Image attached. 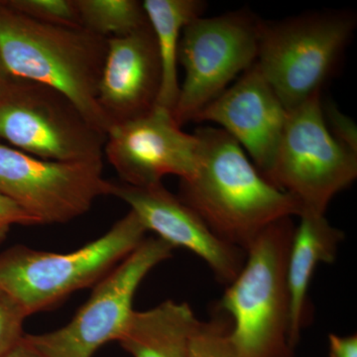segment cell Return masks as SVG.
Segmentation results:
<instances>
[{"instance_id":"obj_16","label":"cell","mask_w":357,"mask_h":357,"mask_svg":"<svg viewBox=\"0 0 357 357\" xmlns=\"http://www.w3.org/2000/svg\"><path fill=\"white\" fill-rule=\"evenodd\" d=\"M199 321L187 303L168 300L131 314L117 342L133 357H189Z\"/></svg>"},{"instance_id":"obj_25","label":"cell","mask_w":357,"mask_h":357,"mask_svg":"<svg viewBox=\"0 0 357 357\" xmlns=\"http://www.w3.org/2000/svg\"><path fill=\"white\" fill-rule=\"evenodd\" d=\"M2 357H43L29 342L26 340L24 335L13 349Z\"/></svg>"},{"instance_id":"obj_21","label":"cell","mask_w":357,"mask_h":357,"mask_svg":"<svg viewBox=\"0 0 357 357\" xmlns=\"http://www.w3.org/2000/svg\"><path fill=\"white\" fill-rule=\"evenodd\" d=\"M27 314L17 303L0 291V357L22 338L23 324Z\"/></svg>"},{"instance_id":"obj_8","label":"cell","mask_w":357,"mask_h":357,"mask_svg":"<svg viewBox=\"0 0 357 357\" xmlns=\"http://www.w3.org/2000/svg\"><path fill=\"white\" fill-rule=\"evenodd\" d=\"M261 20L236 11L192 20L183 30L178 63L184 67V83L172 115L182 128L222 95L238 75L256 62Z\"/></svg>"},{"instance_id":"obj_2","label":"cell","mask_w":357,"mask_h":357,"mask_svg":"<svg viewBox=\"0 0 357 357\" xmlns=\"http://www.w3.org/2000/svg\"><path fill=\"white\" fill-rule=\"evenodd\" d=\"M107 52V39L84 27L39 22L0 0V58L9 74L58 89L105 135L96 96Z\"/></svg>"},{"instance_id":"obj_10","label":"cell","mask_w":357,"mask_h":357,"mask_svg":"<svg viewBox=\"0 0 357 357\" xmlns=\"http://www.w3.org/2000/svg\"><path fill=\"white\" fill-rule=\"evenodd\" d=\"M112 189L114 182L103 178L102 160L51 161L0 144V194L38 225L76 220Z\"/></svg>"},{"instance_id":"obj_7","label":"cell","mask_w":357,"mask_h":357,"mask_svg":"<svg viewBox=\"0 0 357 357\" xmlns=\"http://www.w3.org/2000/svg\"><path fill=\"white\" fill-rule=\"evenodd\" d=\"M105 134L58 89L13 77L0 96V138L51 161L102 160Z\"/></svg>"},{"instance_id":"obj_1","label":"cell","mask_w":357,"mask_h":357,"mask_svg":"<svg viewBox=\"0 0 357 357\" xmlns=\"http://www.w3.org/2000/svg\"><path fill=\"white\" fill-rule=\"evenodd\" d=\"M196 172L181 181L178 198L222 241L246 251L282 218L299 217L302 204L263 177L245 151L220 128H202Z\"/></svg>"},{"instance_id":"obj_5","label":"cell","mask_w":357,"mask_h":357,"mask_svg":"<svg viewBox=\"0 0 357 357\" xmlns=\"http://www.w3.org/2000/svg\"><path fill=\"white\" fill-rule=\"evenodd\" d=\"M356 26L354 13L337 10L261 20L255 63L288 112L321 93Z\"/></svg>"},{"instance_id":"obj_14","label":"cell","mask_w":357,"mask_h":357,"mask_svg":"<svg viewBox=\"0 0 357 357\" xmlns=\"http://www.w3.org/2000/svg\"><path fill=\"white\" fill-rule=\"evenodd\" d=\"M161 79L158 47L151 26L107 39L96 100L109 128L151 112L156 107Z\"/></svg>"},{"instance_id":"obj_12","label":"cell","mask_w":357,"mask_h":357,"mask_svg":"<svg viewBox=\"0 0 357 357\" xmlns=\"http://www.w3.org/2000/svg\"><path fill=\"white\" fill-rule=\"evenodd\" d=\"M112 196L128 204L147 231L155 232L174 248L198 255L220 283L229 285L243 269L245 251L218 238L196 211L163 184L133 187L114 182Z\"/></svg>"},{"instance_id":"obj_19","label":"cell","mask_w":357,"mask_h":357,"mask_svg":"<svg viewBox=\"0 0 357 357\" xmlns=\"http://www.w3.org/2000/svg\"><path fill=\"white\" fill-rule=\"evenodd\" d=\"M23 15L46 24L83 27L75 0H3Z\"/></svg>"},{"instance_id":"obj_15","label":"cell","mask_w":357,"mask_h":357,"mask_svg":"<svg viewBox=\"0 0 357 357\" xmlns=\"http://www.w3.org/2000/svg\"><path fill=\"white\" fill-rule=\"evenodd\" d=\"M289 251L287 284L290 298V342L296 344L312 314L309 287L321 263L335 262L344 234L333 227L324 213L302 211Z\"/></svg>"},{"instance_id":"obj_13","label":"cell","mask_w":357,"mask_h":357,"mask_svg":"<svg viewBox=\"0 0 357 357\" xmlns=\"http://www.w3.org/2000/svg\"><path fill=\"white\" fill-rule=\"evenodd\" d=\"M288 110L255 63L195 117L213 122L237 141L263 177L269 173L287 121Z\"/></svg>"},{"instance_id":"obj_26","label":"cell","mask_w":357,"mask_h":357,"mask_svg":"<svg viewBox=\"0 0 357 357\" xmlns=\"http://www.w3.org/2000/svg\"><path fill=\"white\" fill-rule=\"evenodd\" d=\"M13 77L9 74L6 66L2 62L1 58H0V96L3 95L4 91H6L9 84L13 82Z\"/></svg>"},{"instance_id":"obj_23","label":"cell","mask_w":357,"mask_h":357,"mask_svg":"<svg viewBox=\"0 0 357 357\" xmlns=\"http://www.w3.org/2000/svg\"><path fill=\"white\" fill-rule=\"evenodd\" d=\"M39 225L35 218L14 202L0 194V243L6 239L13 225Z\"/></svg>"},{"instance_id":"obj_22","label":"cell","mask_w":357,"mask_h":357,"mask_svg":"<svg viewBox=\"0 0 357 357\" xmlns=\"http://www.w3.org/2000/svg\"><path fill=\"white\" fill-rule=\"evenodd\" d=\"M323 114L333 137L345 149L357 155V128L354 121L330 102L323 107Z\"/></svg>"},{"instance_id":"obj_18","label":"cell","mask_w":357,"mask_h":357,"mask_svg":"<svg viewBox=\"0 0 357 357\" xmlns=\"http://www.w3.org/2000/svg\"><path fill=\"white\" fill-rule=\"evenodd\" d=\"M84 29L102 38L126 36L149 27L137 0H75Z\"/></svg>"},{"instance_id":"obj_3","label":"cell","mask_w":357,"mask_h":357,"mask_svg":"<svg viewBox=\"0 0 357 357\" xmlns=\"http://www.w3.org/2000/svg\"><path fill=\"white\" fill-rule=\"evenodd\" d=\"M294 231L292 218H286L260 232L245 251L243 269L227 286L222 307L241 357H290L287 262Z\"/></svg>"},{"instance_id":"obj_4","label":"cell","mask_w":357,"mask_h":357,"mask_svg":"<svg viewBox=\"0 0 357 357\" xmlns=\"http://www.w3.org/2000/svg\"><path fill=\"white\" fill-rule=\"evenodd\" d=\"M147 229L132 211L102 236L67 253L15 245L0 253V291L27 317L46 311L81 289L95 287L137 248Z\"/></svg>"},{"instance_id":"obj_9","label":"cell","mask_w":357,"mask_h":357,"mask_svg":"<svg viewBox=\"0 0 357 357\" xmlns=\"http://www.w3.org/2000/svg\"><path fill=\"white\" fill-rule=\"evenodd\" d=\"M175 248L159 237L145 238L93 287L91 297L67 325L41 335H24L43 357H93L103 344L119 340L131 314L141 282Z\"/></svg>"},{"instance_id":"obj_20","label":"cell","mask_w":357,"mask_h":357,"mask_svg":"<svg viewBox=\"0 0 357 357\" xmlns=\"http://www.w3.org/2000/svg\"><path fill=\"white\" fill-rule=\"evenodd\" d=\"M230 319L202 321L190 342L189 357H241L230 342Z\"/></svg>"},{"instance_id":"obj_17","label":"cell","mask_w":357,"mask_h":357,"mask_svg":"<svg viewBox=\"0 0 357 357\" xmlns=\"http://www.w3.org/2000/svg\"><path fill=\"white\" fill-rule=\"evenodd\" d=\"M156 39L162 79L157 107L172 112L180 91L178 52L185 26L203 14L204 2L199 0H145L142 2Z\"/></svg>"},{"instance_id":"obj_11","label":"cell","mask_w":357,"mask_h":357,"mask_svg":"<svg viewBox=\"0 0 357 357\" xmlns=\"http://www.w3.org/2000/svg\"><path fill=\"white\" fill-rule=\"evenodd\" d=\"M199 141L185 133L172 112L155 107L149 114L115 124L103 152L124 184L150 187L167 175L189 180L198 166Z\"/></svg>"},{"instance_id":"obj_24","label":"cell","mask_w":357,"mask_h":357,"mask_svg":"<svg viewBox=\"0 0 357 357\" xmlns=\"http://www.w3.org/2000/svg\"><path fill=\"white\" fill-rule=\"evenodd\" d=\"M330 357H357L356 335L349 337L331 333L328 335Z\"/></svg>"},{"instance_id":"obj_6","label":"cell","mask_w":357,"mask_h":357,"mask_svg":"<svg viewBox=\"0 0 357 357\" xmlns=\"http://www.w3.org/2000/svg\"><path fill=\"white\" fill-rule=\"evenodd\" d=\"M357 177V155L328 131L321 93L289 110L273 164L265 178L302 204L324 213L332 199Z\"/></svg>"}]
</instances>
